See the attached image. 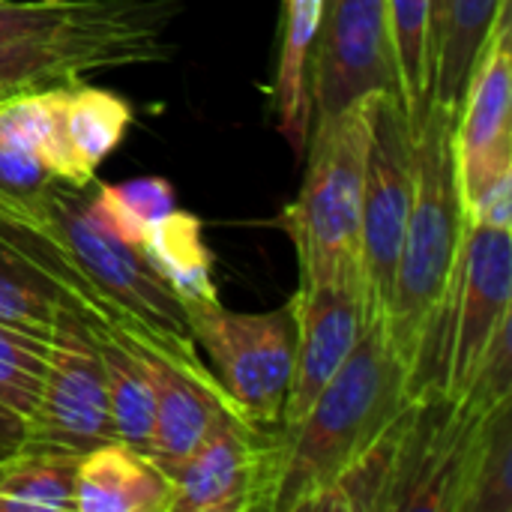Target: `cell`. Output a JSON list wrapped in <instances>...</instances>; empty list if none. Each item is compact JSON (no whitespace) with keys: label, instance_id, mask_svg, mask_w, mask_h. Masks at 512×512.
Wrapping results in <instances>:
<instances>
[{"label":"cell","instance_id":"obj_1","mask_svg":"<svg viewBox=\"0 0 512 512\" xmlns=\"http://www.w3.org/2000/svg\"><path fill=\"white\" fill-rule=\"evenodd\" d=\"M411 405L408 369L381 321H369L351 357L327 381L309 411L282 429L273 512L309 504L363 456Z\"/></svg>","mask_w":512,"mask_h":512},{"label":"cell","instance_id":"obj_2","mask_svg":"<svg viewBox=\"0 0 512 512\" xmlns=\"http://www.w3.org/2000/svg\"><path fill=\"white\" fill-rule=\"evenodd\" d=\"M453 123L456 111L435 99H429L417 120V186L384 315L387 339L408 372L447 297L468 234V216L456 183Z\"/></svg>","mask_w":512,"mask_h":512},{"label":"cell","instance_id":"obj_3","mask_svg":"<svg viewBox=\"0 0 512 512\" xmlns=\"http://www.w3.org/2000/svg\"><path fill=\"white\" fill-rule=\"evenodd\" d=\"M0 225L27 240L51 264L102 294L114 309L150 330L195 342L177 294L147 264L141 249L120 240L84 189L48 186L39 198L0 210Z\"/></svg>","mask_w":512,"mask_h":512},{"label":"cell","instance_id":"obj_4","mask_svg":"<svg viewBox=\"0 0 512 512\" xmlns=\"http://www.w3.org/2000/svg\"><path fill=\"white\" fill-rule=\"evenodd\" d=\"M378 93L321 114L309 126L303 186L279 216V228L297 249L300 285L363 279L360 210Z\"/></svg>","mask_w":512,"mask_h":512},{"label":"cell","instance_id":"obj_5","mask_svg":"<svg viewBox=\"0 0 512 512\" xmlns=\"http://www.w3.org/2000/svg\"><path fill=\"white\" fill-rule=\"evenodd\" d=\"M180 6V0H93L57 27L0 42V99L72 87L105 69L168 60L174 45L165 30Z\"/></svg>","mask_w":512,"mask_h":512},{"label":"cell","instance_id":"obj_6","mask_svg":"<svg viewBox=\"0 0 512 512\" xmlns=\"http://www.w3.org/2000/svg\"><path fill=\"white\" fill-rule=\"evenodd\" d=\"M189 333L213 363L228 405L261 429H282L294 369L291 300L276 312H234L213 300H180Z\"/></svg>","mask_w":512,"mask_h":512},{"label":"cell","instance_id":"obj_7","mask_svg":"<svg viewBox=\"0 0 512 512\" xmlns=\"http://www.w3.org/2000/svg\"><path fill=\"white\" fill-rule=\"evenodd\" d=\"M512 234L468 222L447 297L423 339V357L447 378L444 396L462 399L495 330L510 321Z\"/></svg>","mask_w":512,"mask_h":512},{"label":"cell","instance_id":"obj_8","mask_svg":"<svg viewBox=\"0 0 512 512\" xmlns=\"http://www.w3.org/2000/svg\"><path fill=\"white\" fill-rule=\"evenodd\" d=\"M417 186V123L396 90H381L372 117L360 210V276L369 321H381L390 306L393 276Z\"/></svg>","mask_w":512,"mask_h":512},{"label":"cell","instance_id":"obj_9","mask_svg":"<svg viewBox=\"0 0 512 512\" xmlns=\"http://www.w3.org/2000/svg\"><path fill=\"white\" fill-rule=\"evenodd\" d=\"M108 441H114V426L99 351L84 318L63 303L48 336L42 390L21 450L84 456Z\"/></svg>","mask_w":512,"mask_h":512},{"label":"cell","instance_id":"obj_10","mask_svg":"<svg viewBox=\"0 0 512 512\" xmlns=\"http://www.w3.org/2000/svg\"><path fill=\"white\" fill-rule=\"evenodd\" d=\"M279 459L282 429H261L222 405L201 444L171 474L165 512L270 510Z\"/></svg>","mask_w":512,"mask_h":512},{"label":"cell","instance_id":"obj_11","mask_svg":"<svg viewBox=\"0 0 512 512\" xmlns=\"http://www.w3.org/2000/svg\"><path fill=\"white\" fill-rule=\"evenodd\" d=\"M378 90L399 93L387 0H321L309 66L312 114L342 111Z\"/></svg>","mask_w":512,"mask_h":512},{"label":"cell","instance_id":"obj_12","mask_svg":"<svg viewBox=\"0 0 512 512\" xmlns=\"http://www.w3.org/2000/svg\"><path fill=\"white\" fill-rule=\"evenodd\" d=\"M294 369L285 396L282 429L294 426L339 366L351 357L357 339L369 324L363 279H333L318 285H297L294 297Z\"/></svg>","mask_w":512,"mask_h":512},{"label":"cell","instance_id":"obj_13","mask_svg":"<svg viewBox=\"0 0 512 512\" xmlns=\"http://www.w3.org/2000/svg\"><path fill=\"white\" fill-rule=\"evenodd\" d=\"M132 351V348H129ZM141 360V369L150 381L156 420L147 459L171 480V474L186 462V456L207 435L213 414L228 405L225 396L213 393L186 369L174 366L156 351H132Z\"/></svg>","mask_w":512,"mask_h":512},{"label":"cell","instance_id":"obj_14","mask_svg":"<svg viewBox=\"0 0 512 512\" xmlns=\"http://www.w3.org/2000/svg\"><path fill=\"white\" fill-rule=\"evenodd\" d=\"M512 18L510 0L501 3L495 27L471 69L453 123V159L468 162L512 132Z\"/></svg>","mask_w":512,"mask_h":512},{"label":"cell","instance_id":"obj_15","mask_svg":"<svg viewBox=\"0 0 512 512\" xmlns=\"http://www.w3.org/2000/svg\"><path fill=\"white\" fill-rule=\"evenodd\" d=\"M168 477L138 450L108 441L78 459L75 512H165Z\"/></svg>","mask_w":512,"mask_h":512},{"label":"cell","instance_id":"obj_16","mask_svg":"<svg viewBox=\"0 0 512 512\" xmlns=\"http://www.w3.org/2000/svg\"><path fill=\"white\" fill-rule=\"evenodd\" d=\"M282 54L276 66V117L288 144L303 153L312 126L309 66L321 21V0H282Z\"/></svg>","mask_w":512,"mask_h":512},{"label":"cell","instance_id":"obj_17","mask_svg":"<svg viewBox=\"0 0 512 512\" xmlns=\"http://www.w3.org/2000/svg\"><path fill=\"white\" fill-rule=\"evenodd\" d=\"M147 264L159 279L177 294V300H213V258L207 252L201 222L192 213L171 210L165 213L138 243Z\"/></svg>","mask_w":512,"mask_h":512},{"label":"cell","instance_id":"obj_18","mask_svg":"<svg viewBox=\"0 0 512 512\" xmlns=\"http://www.w3.org/2000/svg\"><path fill=\"white\" fill-rule=\"evenodd\" d=\"M87 324V321H84ZM90 327V324H87ZM102 375H105V393H108V411L114 426V441L138 450L147 456L150 438H153V420H156V402L150 381L141 369V360L108 330L90 327Z\"/></svg>","mask_w":512,"mask_h":512},{"label":"cell","instance_id":"obj_19","mask_svg":"<svg viewBox=\"0 0 512 512\" xmlns=\"http://www.w3.org/2000/svg\"><path fill=\"white\" fill-rule=\"evenodd\" d=\"M63 297L36 258L0 228V324L48 339Z\"/></svg>","mask_w":512,"mask_h":512},{"label":"cell","instance_id":"obj_20","mask_svg":"<svg viewBox=\"0 0 512 512\" xmlns=\"http://www.w3.org/2000/svg\"><path fill=\"white\" fill-rule=\"evenodd\" d=\"M129 123L132 105L114 90L84 81L63 87V129L84 174L96 177V168L117 150Z\"/></svg>","mask_w":512,"mask_h":512},{"label":"cell","instance_id":"obj_21","mask_svg":"<svg viewBox=\"0 0 512 512\" xmlns=\"http://www.w3.org/2000/svg\"><path fill=\"white\" fill-rule=\"evenodd\" d=\"M504 0H453L447 30L432 66V99L459 111L471 69L495 27Z\"/></svg>","mask_w":512,"mask_h":512},{"label":"cell","instance_id":"obj_22","mask_svg":"<svg viewBox=\"0 0 512 512\" xmlns=\"http://www.w3.org/2000/svg\"><path fill=\"white\" fill-rule=\"evenodd\" d=\"M81 456L18 450L0 462V512H75Z\"/></svg>","mask_w":512,"mask_h":512},{"label":"cell","instance_id":"obj_23","mask_svg":"<svg viewBox=\"0 0 512 512\" xmlns=\"http://www.w3.org/2000/svg\"><path fill=\"white\" fill-rule=\"evenodd\" d=\"M399 99L414 117L432 99V0H387Z\"/></svg>","mask_w":512,"mask_h":512},{"label":"cell","instance_id":"obj_24","mask_svg":"<svg viewBox=\"0 0 512 512\" xmlns=\"http://www.w3.org/2000/svg\"><path fill=\"white\" fill-rule=\"evenodd\" d=\"M93 204L105 225L126 243L138 249L144 234L174 210V189L162 177H141L129 183H99L93 192Z\"/></svg>","mask_w":512,"mask_h":512},{"label":"cell","instance_id":"obj_25","mask_svg":"<svg viewBox=\"0 0 512 512\" xmlns=\"http://www.w3.org/2000/svg\"><path fill=\"white\" fill-rule=\"evenodd\" d=\"M512 456H510V402L498 405L486 435L480 441L465 512L512 510Z\"/></svg>","mask_w":512,"mask_h":512},{"label":"cell","instance_id":"obj_26","mask_svg":"<svg viewBox=\"0 0 512 512\" xmlns=\"http://www.w3.org/2000/svg\"><path fill=\"white\" fill-rule=\"evenodd\" d=\"M48 339L0 324V405L18 417H30L45 375Z\"/></svg>","mask_w":512,"mask_h":512},{"label":"cell","instance_id":"obj_27","mask_svg":"<svg viewBox=\"0 0 512 512\" xmlns=\"http://www.w3.org/2000/svg\"><path fill=\"white\" fill-rule=\"evenodd\" d=\"M93 0H0V42L57 27L81 15Z\"/></svg>","mask_w":512,"mask_h":512},{"label":"cell","instance_id":"obj_28","mask_svg":"<svg viewBox=\"0 0 512 512\" xmlns=\"http://www.w3.org/2000/svg\"><path fill=\"white\" fill-rule=\"evenodd\" d=\"M27 441V420L0 405V462L12 459Z\"/></svg>","mask_w":512,"mask_h":512},{"label":"cell","instance_id":"obj_29","mask_svg":"<svg viewBox=\"0 0 512 512\" xmlns=\"http://www.w3.org/2000/svg\"><path fill=\"white\" fill-rule=\"evenodd\" d=\"M450 3H453V0H432V66H435L438 48H441L444 30H447V18H450Z\"/></svg>","mask_w":512,"mask_h":512}]
</instances>
